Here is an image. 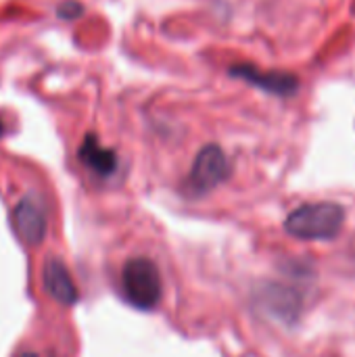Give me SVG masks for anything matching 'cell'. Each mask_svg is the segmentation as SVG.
<instances>
[{"label": "cell", "mask_w": 355, "mask_h": 357, "mask_svg": "<svg viewBox=\"0 0 355 357\" xmlns=\"http://www.w3.org/2000/svg\"><path fill=\"white\" fill-rule=\"evenodd\" d=\"M13 228L17 236L29 245L38 247L46 236V209L38 195H25L13 209Z\"/></svg>", "instance_id": "cell-4"}, {"label": "cell", "mask_w": 355, "mask_h": 357, "mask_svg": "<svg viewBox=\"0 0 355 357\" xmlns=\"http://www.w3.org/2000/svg\"><path fill=\"white\" fill-rule=\"evenodd\" d=\"M230 75L245 79L247 84L262 88L264 92L276 94V96H293L299 90V77L287 71H259L257 67L249 65V63H241V65H232L230 67Z\"/></svg>", "instance_id": "cell-5"}, {"label": "cell", "mask_w": 355, "mask_h": 357, "mask_svg": "<svg viewBox=\"0 0 355 357\" xmlns=\"http://www.w3.org/2000/svg\"><path fill=\"white\" fill-rule=\"evenodd\" d=\"M345 224V209L333 201L305 203L291 211L285 230L299 241H331Z\"/></svg>", "instance_id": "cell-1"}, {"label": "cell", "mask_w": 355, "mask_h": 357, "mask_svg": "<svg viewBox=\"0 0 355 357\" xmlns=\"http://www.w3.org/2000/svg\"><path fill=\"white\" fill-rule=\"evenodd\" d=\"M121 293L126 301L140 310L151 312L159 305L163 282L159 268L149 257H132L121 268Z\"/></svg>", "instance_id": "cell-2"}, {"label": "cell", "mask_w": 355, "mask_h": 357, "mask_svg": "<svg viewBox=\"0 0 355 357\" xmlns=\"http://www.w3.org/2000/svg\"><path fill=\"white\" fill-rule=\"evenodd\" d=\"M230 161L218 144H207L199 151L190 174L184 182V192L188 197H201L211 192L230 176Z\"/></svg>", "instance_id": "cell-3"}, {"label": "cell", "mask_w": 355, "mask_h": 357, "mask_svg": "<svg viewBox=\"0 0 355 357\" xmlns=\"http://www.w3.org/2000/svg\"><path fill=\"white\" fill-rule=\"evenodd\" d=\"M259 305L274 318H280L285 322H291L297 318L299 307H301V299L297 293H293L291 289H287L285 284H276V282H268L264 284V289L257 293Z\"/></svg>", "instance_id": "cell-7"}, {"label": "cell", "mask_w": 355, "mask_h": 357, "mask_svg": "<svg viewBox=\"0 0 355 357\" xmlns=\"http://www.w3.org/2000/svg\"><path fill=\"white\" fill-rule=\"evenodd\" d=\"M80 161L90 169V172H94L96 176H113L115 172H117V165H119V161H117V155L111 151V149H107V146H103L98 140H96V136H92V134H88L86 138H84V142H82V146H80Z\"/></svg>", "instance_id": "cell-8"}, {"label": "cell", "mask_w": 355, "mask_h": 357, "mask_svg": "<svg viewBox=\"0 0 355 357\" xmlns=\"http://www.w3.org/2000/svg\"><path fill=\"white\" fill-rule=\"evenodd\" d=\"M19 357H36V354H21Z\"/></svg>", "instance_id": "cell-9"}, {"label": "cell", "mask_w": 355, "mask_h": 357, "mask_svg": "<svg viewBox=\"0 0 355 357\" xmlns=\"http://www.w3.org/2000/svg\"><path fill=\"white\" fill-rule=\"evenodd\" d=\"M42 282L46 287V293L61 305H73L77 301V287L67 270V266L50 257L42 266Z\"/></svg>", "instance_id": "cell-6"}, {"label": "cell", "mask_w": 355, "mask_h": 357, "mask_svg": "<svg viewBox=\"0 0 355 357\" xmlns=\"http://www.w3.org/2000/svg\"><path fill=\"white\" fill-rule=\"evenodd\" d=\"M0 134H2V126H0Z\"/></svg>", "instance_id": "cell-10"}]
</instances>
